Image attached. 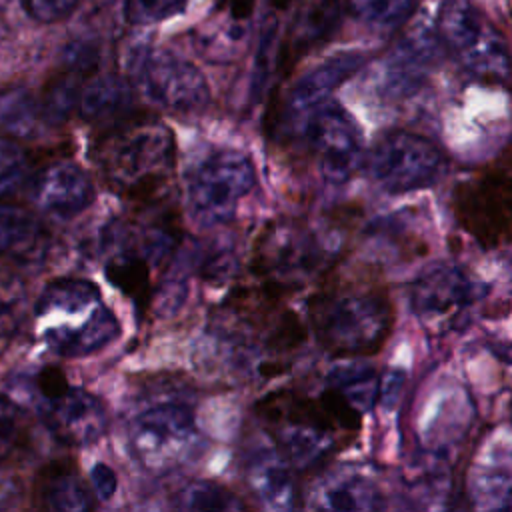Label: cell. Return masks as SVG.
<instances>
[{"label":"cell","instance_id":"22","mask_svg":"<svg viewBox=\"0 0 512 512\" xmlns=\"http://www.w3.org/2000/svg\"><path fill=\"white\" fill-rule=\"evenodd\" d=\"M132 88L130 84L114 74H102L90 78L78 96V114L86 122L110 126L126 116H130Z\"/></svg>","mask_w":512,"mask_h":512},{"label":"cell","instance_id":"28","mask_svg":"<svg viewBox=\"0 0 512 512\" xmlns=\"http://www.w3.org/2000/svg\"><path fill=\"white\" fill-rule=\"evenodd\" d=\"M420 0H348L352 16L376 28H394L408 22Z\"/></svg>","mask_w":512,"mask_h":512},{"label":"cell","instance_id":"33","mask_svg":"<svg viewBox=\"0 0 512 512\" xmlns=\"http://www.w3.org/2000/svg\"><path fill=\"white\" fill-rule=\"evenodd\" d=\"M22 434L20 410L12 400L0 396V460H4L18 444Z\"/></svg>","mask_w":512,"mask_h":512},{"label":"cell","instance_id":"24","mask_svg":"<svg viewBox=\"0 0 512 512\" xmlns=\"http://www.w3.org/2000/svg\"><path fill=\"white\" fill-rule=\"evenodd\" d=\"M44 230L28 208L0 202V258L26 260L40 252Z\"/></svg>","mask_w":512,"mask_h":512},{"label":"cell","instance_id":"25","mask_svg":"<svg viewBox=\"0 0 512 512\" xmlns=\"http://www.w3.org/2000/svg\"><path fill=\"white\" fill-rule=\"evenodd\" d=\"M342 0H318L298 20L290 44V58H298L310 48L326 42L340 26Z\"/></svg>","mask_w":512,"mask_h":512},{"label":"cell","instance_id":"16","mask_svg":"<svg viewBox=\"0 0 512 512\" xmlns=\"http://www.w3.org/2000/svg\"><path fill=\"white\" fill-rule=\"evenodd\" d=\"M366 62V54L360 50H346L338 52L312 70H308L304 76L298 78V82L292 86L288 100H286V120L300 126L308 118L312 110H316L320 104L328 100V96L346 80L350 78L362 64Z\"/></svg>","mask_w":512,"mask_h":512},{"label":"cell","instance_id":"4","mask_svg":"<svg viewBox=\"0 0 512 512\" xmlns=\"http://www.w3.org/2000/svg\"><path fill=\"white\" fill-rule=\"evenodd\" d=\"M308 316L328 352L362 356L382 348L392 326V304L382 284H354L314 294Z\"/></svg>","mask_w":512,"mask_h":512},{"label":"cell","instance_id":"29","mask_svg":"<svg viewBox=\"0 0 512 512\" xmlns=\"http://www.w3.org/2000/svg\"><path fill=\"white\" fill-rule=\"evenodd\" d=\"M174 506L182 510H242L244 502L216 482H190L174 496Z\"/></svg>","mask_w":512,"mask_h":512},{"label":"cell","instance_id":"13","mask_svg":"<svg viewBox=\"0 0 512 512\" xmlns=\"http://www.w3.org/2000/svg\"><path fill=\"white\" fill-rule=\"evenodd\" d=\"M480 286L456 264L426 268L412 286V308L434 332L450 330L478 300Z\"/></svg>","mask_w":512,"mask_h":512},{"label":"cell","instance_id":"18","mask_svg":"<svg viewBox=\"0 0 512 512\" xmlns=\"http://www.w3.org/2000/svg\"><path fill=\"white\" fill-rule=\"evenodd\" d=\"M240 0H228V4L216 10L196 30L194 42L198 52L210 62L236 60L250 36V16L246 4L238 8Z\"/></svg>","mask_w":512,"mask_h":512},{"label":"cell","instance_id":"31","mask_svg":"<svg viewBox=\"0 0 512 512\" xmlns=\"http://www.w3.org/2000/svg\"><path fill=\"white\" fill-rule=\"evenodd\" d=\"M30 170L28 154L10 138H0V198L14 194Z\"/></svg>","mask_w":512,"mask_h":512},{"label":"cell","instance_id":"17","mask_svg":"<svg viewBox=\"0 0 512 512\" xmlns=\"http://www.w3.org/2000/svg\"><path fill=\"white\" fill-rule=\"evenodd\" d=\"M438 28L436 32L426 26L412 28L404 38L392 48V52L382 62V86L388 94L402 96L418 88V84L428 74L430 66L438 56Z\"/></svg>","mask_w":512,"mask_h":512},{"label":"cell","instance_id":"23","mask_svg":"<svg viewBox=\"0 0 512 512\" xmlns=\"http://www.w3.org/2000/svg\"><path fill=\"white\" fill-rule=\"evenodd\" d=\"M36 498L42 508L80 512L92 508V494L76 468L68 462H50L36 480Z\"/></svg>","mask_w":512,"mask_h":512},{"label":"cell","instance_id":"26","mask_svg":"<svg viewBox=\"0 0 512 512\" xmlns=\"http://www.w3.org/2000/svg\"><path fill=\"white\" fill-rule=\"evenodd\" d=\"M44 120L40 100L26 88H8L0 92V124L16 138H30Z\"/></svg>","mask_w":512,"mask_h":512},{"label":"cell","instance_id":"14","mask_svg":"<svg viewBox=\"0 0 512 512\" xmlns=\"http://www.w3.org/2000/svg\"><path fill=\"white\" fill-rule=\"evenodd\" d=\"M44 424L66 444L86 446L106 430V408L92 392L68 386L58 396L36 404Z\"/></svg>","mask_w":512,"mask_h":512},{"label":"cell","instance_id":"6","mask_svg":"<svg viewBox=\"0 0 512 512\" xmlns=\"http://www.w3.org/2000/svg\"><path fill=\"white\" fill-rule=\"evenodd\" d=\"M436 22L440 40L468 72L484 80H504L510 74L504 36L472 0H442Z\"/></svg>","mask_w":512,"mask_h":512},{"label":"cell","instance_id":"20","mask_svg":"<svg viewBox=\"0 0 512 512\" xmlns=\"http://www.w3.org/2000/svg\"><path fill=\"white\" fill-rule=\"evenodd\" d=\"M292 468L294 466L278 450H264L248 462V488L264 508L290 510L296 506Z\"/></svg>","mask_w":512,"mask_h":512},{"label":"cell","instance_id":"21","mask_svg":"<svg viewBox=\"0 0 512 512\" xmlns=\"http://www.w3.org/2000/svg\"><path fill=\"white\" fill-rule=\"evenodd\" d=\"M114 250L110 252L104 272L112 286L126 294L136 306L144 308L152 300V260L126 240L112 234Z\"/></svg>","mask_w":512,"mask_h":512},{"label":"cell","instance_id":"9","mask_svg":"<svg viewBox=\"0 0 512 512\" xmlns=\"http://www.w3.org/2000/svg\"><path fill=\"white\" fill-rule=\"evenodd\" d=\"M200 444L194 416L182 404H156L140 412L128 432L134 460L150 474H166L188 462Z\"/></svg>","mask_w":512,"mask_h":512},{"label":"cell","instance_id":"2","mask_svg":"<svg viewBox=\"0 0 512 512\" xmlns=\"http://www.w3.org/2000/svg\"><path fill=\"white\" fill-rule=\"evenodd\" d=\"M258 408L276 450L294 468L320 462L332 452L334 434L352 432L360 424V412L328 386L314 398L290 390L274 392Z\"/></svg>","mask_w":512,"mask_h":512},{"label":"cell","instance_id":"32","mask_svg":"<svg viewBox=\"0 0 512 512\" xmlns=\"http://www.w3.org/2000/svg\"><path fill=\"white\" fill-rule=\"evenodd\" d=\"M186 4L188 0H124V16L138 26L158 24L180 14Z\"/></svg>","mask_w":512,"mask_h":512},{"label":"cell","instance_id":"12","mask_svg":"<svg viewBox=\"0 0 512 512\" xmlns=\"http://www.w3.org/2000/svg\"><path fill=\"white\" fill-rule=\"evenodd\" d=\"M322 176L330 182H346L364 160L362 134L356 120L338 102L326 100L308 114L302 124Z\"/></svg>","mask_w":512,"mask_h":512},{"label":"cell","instance_id":"10","mask_svg":"<svg viewBox=\"0 0 512 512\" xmlns=\"http://www.w3.org/2000/svg\"><path fill=\"white\" fill-rule=\"evenodd\" d=\"M254 182L256 170L250 156L238 150H218L204 158L188 180L190 214L204 226L224 224Z\"/></svg>","mask_w":512,"mask_h":512},{"label":"cell","instance_id":"7","mask_svg":"<svg viewBox=\"0 0 512 512\" xmlns=\"http://www.w3.org/2000/svg\"><path fill=\"white\" fill-rule=\"evenodd\" d=\"M454 212L462 228L484 246L512 240V146L456 186Z\"/></svg>","mask_w":512,"mask_h":512},{"label":"cell","instance_id":"3","mask_svg":"<svg viewBox=\"0 0 512 512\" xmlns=\"http://www.w3.org/2000/svg\"><path fill=\"white\" fill-rule=\"evenodd\" d=\"M36 336L58 356H88L110 344L120 324L96 284L82 278L52 280L34 308Z\"/></svg>","mask_w":512,"mask_h":512},{"label":"cell","instance_id":"1","mask_svg":"<svg viewBox=\"0 0 512 512\" xmlns=\"http://www.w3.org/2000/svg\"><path fill=\"white\" fill-rule=\"evenodd\" d=\"M92 158L112 190L138 200L150 198L174 170L176 140L160 120L126 116L104 128Z\"/></svg>","mask_w":512,"mask_h":512},{"label":"cell","instance_id":"34","mask_svg":"<svg viewBox=\"0 0 512 512\" xmlns=\"http://www.w3.org/2000/svg\"><path fill=\"white\" fill-rule=\"evenodd\" d=\"M80 0H24L28 14L42 24H54L68 18Z\"/></svg>","mask_w":512,"mask_h":512},{"label":"cell","instance_id":"35","mask_svg":"<svg viewBox=\"0 0 512 512\" xmlns=\"http://www.w3.org/2000/svg\"><path fill=\"white\" fill-rule=\"evenodd\" d=\"M90 482H92V488L98 494V498H104V500L112 498V494L118 488L116 474L112 472L110 466H106L102 462L94 464V468L90 470Z\"/></svg>","mask_w":512,"mask_h":512},{"label":"cell","instance_id":"15","mask_svg":"<svg viewBox=\"0 0 512 512\" xmlns=\"http://www.w3.org/2000/svg\"><path fill=\"white\" fill-rule=\"evenodd\" d=\"M30 198L52 216L72 218L94 200L90 176L74 162L58 160L44 166L30 182Z\"/></svg>","mask_w":512,"mask_h":512},{"label":"cell","instance_id":"27","mask_svg":"<svg viewBox=\"0 0 512 512\" xmlns=\"http://www.w3.org/2000/svg\"><path fill=\"white\" fill-rule=\"evenodd\" d=\"M328 386L360 414L370 408L378 394L376 374L368 366L358 364H348L332 370L328 376Z\"/></svg>","mask_w":512,"mask_h":512},{"label":"cell","instance_id":"8","mask_svg":"<svg viewBox=\"0 0 512 512\" xmlns=\"http://www.w3.org/2000/svg\"><path fill=\"white\" fill-rule=\"evenodd\" d=\"M130 74L136 88L158 108L192 116L210 104V86L190 60L166 48H140L130 56Z\"/></svg>","mask_w":512,"mask_h":512},{"label":"cell","instance_id":"11","mask_svg":"<svg viewBox=\"0 0 512 512\" xmlns=\"http://www.w3.org/2000/svg\"><path fill=\"white\" fill-rule=\"evenodd\" d=\"M446 170V156L428 138L394 130L376 140L368 154L372 180L390 194L432 186Z\"/></svg>","mask_w":512,"mask_h":512},{"label":"cell","instance_id":"30","mask_svg":"<svg viewBox=\"0 0 512 512\" xmlns=\"http://www.w3.org/2000/svg\"><path fill=\"white\" fill-rule=\"evenodd\" d=\"M76 70H70L68 74L56 76L48 82L40 96V106L44 120L50 124L64 122L74 108H78V96H80V84H78Z\"/></svg>","mask_w":512,"mask_h":512},{"label":"cell","instance_id":"5","mask_svg":"<svg viewBox=\"0 0 512 512\" xmlns=\"http://www.w3.org/2000/svg\"><path fill=\"white\" fill-rule=\"evenodd\" d=\"M326 254V246L312 228L294 220H278L260 232L250 266L264 288L278 294L312 278L324 266Z\"/></svg>","mask_w":512,"mask_h":512},{"label":"cell","instance_id":"19","mask_svg":"<svg viewBox=\"0 0 512 512\" xmlns=\"http://www.w3.org/2000/svg\"><path fill=\"white\" fill-rule=\"evenodd\" d=\"M312 504L326 510H378L380 490L368 472L358 468H336L326 472L312 490Z\"/></svg>","mask_w":512,"mask_h":512}]
</instances>
